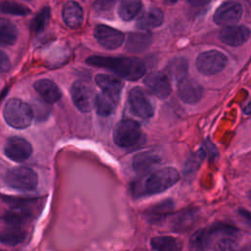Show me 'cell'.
I'll return each instance as SVG.
<instances>
[{
    "label": "cell",
    "instance_id": "6da1fadb",
    "mask_svg": "<svg viewBox=\"0 0 251 251\" xmlns=\"http://www.w3.org/2000/svg\"><path fill=\"white\" fill-rule=\"evenodd\" d=\"M88 65L112 71L127 80L141 78L146 71L145 64L136 57H106L93 55L86 59Z\"/></svg>",
    "mask_w": 251,
    "mask_h": 251
},
{
    "label": "cell",
    "instance_id": "7a4b0ae2",
    "mask_svg": "<svg viewBox=\"0 0 251 251\" xmlns=\"http://www.w3.org/2000/svg\"><path fill=\"white\" fill-rule=\"evenodd\" d=\"M179 179L178 172L171 167L160 169L150 175H147L142 180L133 185L135 196L154 195L164 192Z\"/></svg>",
    "mask_w": 251,
    "mask_h": 251
},
{
    "label": "cell",
    "instance_id": "3957f363",
    "mask_svg": "<svg viewBox=\"0 0 251 251\" xmlns=\"http://www.w3.org/2000/svg\"><path fill=\"white\" fill-rule=\"evenodd\" d=\"M3 116L6 123L12 127L23 129L27 127L33 118L31 107L19 98L9 99L3 110Z\"/></svg>",
    "mask_w": 251,
    "mask_h": 251
},
{
    "label": "cell",
    "instance_id": "277c9868",
    "mask_svg": "<svg viewBox=\"0 0 251 251\" xmlns=\"http://www.w3.org/2000/svg\"><path fill=\"white\" fill-rule=\"evenodd\" d=\"M142 131L137 122L131 119L122 120L117 123L113 138L115 143L120 147H131L135 145L141 138Z\"/></svg>",
    "mask_w": 251,
    "mask_h": 251
},
{
    "label": "cell",
    "instance_id": "5b68a950",
    "mask_svg": "<svg viewBox=\"0 0 251 251\" xmlns=\"http://www.w3.org/2000/svg\"><path fill=\"white\" fill-rule=\"evenodd\" d=\"M5 182L13 189L29 191L37 185V175L29 168L16 167L8 170L5 175Z\"/></svg>",
    "mask_w": 251,
    "mask_h": 251
},
{
    "label": "cell",
    "instance_id": "8992f818",
    "mask_svg": "<svg viewBox=\"0 0 251 251\" xmlns=\"http://www.w3.org/2000/svg\"><path fill=\"white\" fill-rule=\"evenodd\" d=\"M196 68L205 75H212L222 72L227 65L226 56L218 50L201 53L196 59Z\"/></svg>",
    "mask_w": 251,
    "mask_h": 251
},
{
    "label": "cell",
    "instance_id": "52a82bcc",
    "mask_svg": "<svg viewBox=\"0 0 251 251\" xmlns=\"http://www.w3.org/2000/svg\"><path fill=\"white\" fill-rule=\"evenodd\" d=\"M130 111L142 119H150L154 115V104L150 96L140 87H133L128 92Z\"/></svg>",
    "mask_w": 251,
    "mask_h": 251
},
{
    "label": "cell",
    "instance_id": "ba28073f",
    "mask_svg": "<svg viewBox=\"0 0 251 251\" xmlns=\"http://www.w3.org/2000/svg\"><path fill=\"white\" fill-rule=\"evenodd\" d=\"M71 97L75 106L81 112H90L94 106L93 90L88 83L76 80L71 87Z\"/></svg>",
    "mask_w": 251,
    "mask_h": 251
},
{
    "label": "cell",
    "instance_id": "9c48e42d",
    "mask_svg": "<svg viewBox=\"0 0 251 251\" xmlns=\"http://www.w3.org/2000/svg\"><path fill=\"white\" fill-rule=\"evenodd\" d=\"M242 6L234 1H226L220 5L214 13L213 20L218 25H234L242 16Z\"/></svg>",
    "mask_w": 251,
    "mask_h": 251
},
{
    "label": "cell",
    "instance_id": "30bf717a",
    "mask_svg": "<svg viewBox=\"0 0 251 251\" xmlns=\"http://www.w3.org/2000/svg\"><path fill=\"white\" fill-rule=\"evenodd\" d=\"M94 36L102 47L110 50L120 47L125 40V34L121 30L105 25L95 26Z\"/></svg>",
    "mask_w": 251,
    "mask_h": 251
},
{
    "label": "cell",
    "instance_id": "8fae6325",
    "mask_svg": "<svg viewBox=\"0 0 251 251\" xmlns=\"http://www.w3.org/2000/svg\"><path fill=\"white\" fill-rule=\"evenodd\" d=\"M4 152L9 159L15 162H23L31 155L32 147L25 138L12 136L7 139L4 145Z\"/></svg>",
    "mask_w": 251,
    "mask_h": 251
},
{
    "label": "cell",
    "instance_id": "7c38bea8",
    "mask_svg": "<svg viewBox=\"0 0 251 251\" xmlns=\"http://www.w3.org/2000/svg\"><path fill=\"white\" fill-rule=\"evenodd\" d=\"M178 97L186 104H196L203 97L202 86L191 77H183L177 82Z\"/></svg>",
    "mask_w": 251,
    "mask_h": 251
},
{
    "label": "cell",
    "instance_id": "4fadbf2b",
    "mask_svg": "<svg viewBox=\"0 0 251 251\" xmlns=\"http://www.w3.org/2000/svg\"><path fill=\"white\" fill-rule=\"evenodd\" d=\"M144 83L147 88L160 99H166L171 94L172 86L170 79L163 72L149 74L144 78Z\"/></svg>",
    "mask_w": 251,
    "mask_h": 251
},
{
    "label": "cell",
    "instance_id": "5bb4252c",
    "mask_svg": "<svg viewBox=\"0 0 251 251\" xmlns=\"http://www.w3.org/2000/svg\"><path fill=\"white\" fill-rule=\"evenodd\" d=\"M250 36V29L245 25H230L224 27L219 34L222 42L229 46H240L244 44Z\"/></svg>",
    "mask_w": 251,
    "mask_h": 251
},
{
    "label": "cell",
    "instance_id": "9a60e30c",
    "mask_svg": "<svg viewBox=\"0 0 251 251\" xmlns=\"http://www.w3.org/2000/svg\"><path fill=\"white\" fill-rule=\"evenodd\" d=\"M95 82L103 93L113 98L116 102H119L124 86V82L119 76L99 74L95 76Z\"/></svg>",
    "mask_w": 251,
    "mask_h": 251
},
{
    "label": "cell",
    "instance_id": "2e32d148",
    "mask_svg": "<svg viewBox=\"0 0 251 251\" xmlns=\"http://www.w3.org/2000/svg\"><path fill=\"white\" fill-rule=\"evenodd\" d=\"M63 21L70 28H78L83 22V11L81 6L75 1L67 2L62 11Z\"/></svg>",
    "mask_w": 251,
    "mask_h": 251
},
{
    "label": "cell",
    "instance_id": "e0dca14e",
    "mask_svg": "<svg viewBox=\"0 0 251 251\" xmlns=\"http://www.w3.org/2000/svg\"><path fill=\"white\" fill-rule=\"evenodd\" d=\"M33 87L39 96L49 104L55 103L60 100L62 93L58 85L50 79L43 78L34 82Z\"/></svg>",
    "mask_w": 251,
    "mask_h": 251
},
{
    "label": "cell",
    "instance_id": "ac0fdd59",
    "mask_svg": "<svg viewBox=\"0 0 251 251\" xmlns=\"http://www.w3.org/2000/svg\"><path fill=\"white\" fill-rule=\"evenodd\" d=\"M160 157L152 151L137 153L132 159V168L138 174H146L160 163Z\"/></svg>",
    "mask_w": 251,
    "mask_h": 251
},
{
    "label": "cell",
    "instance_id": "d6986e66",
    "mask_svg": "<svg viewBox=\"0 0 251 251\" xmlns=\"http://www.w3.org/2000/svg\"><path fill=\"white\" fill-rule=\"evenodd\" d=\"M214 234L210 227L200 228L196 230L190 237L189 250L190 251H208L211 247Z\"/></svg>",
    "mask_w": 251,
    "mask_h": 251
},
{
    "label": "cell",
    "instance_id": "ffe728a7",
    "mask_svg": "<svg viewBox=\"0 0 251 251\" xmlns=\"http://www.w3.org/2000/svg\"><path fill=\"white\" fill-rule=\"evenodd\" d=\"M174 201L171 199L164 200L162 202H159L149 209L146 210L145 212V217L147 221L151 224H156L160 223L163 221L168 215L171 214V212L174 209Z\"/></svg>",
    "mask_w": 251,
    "mask_h": 251
},
{
    "label": "cell",
    "instance_id": "44dd1931",
    "mask_svg": "<svg viewBox=\"0 0 251 251\" xmlns=\"http://www.w3.org/2000/svg\"><path fill=\"white\" fill-rule=\"evenodd\" d=\"M164 21V13L158 8H151L144 12L137 20L136 26L143 30H148L160 26Z\"/></svg>",
    "mask_w": 251,
    "mask_h": 251
},
{
    "label": "cell",
    "instance_id": "7402d4cb",
    "mask_svg": "<svg viewBox=\"0 0 251 251\" xmlns=\"http://www.w3.org/2000/svg\"><path fill=\"white\" fill-rule=\"evenodd\" d=\"M150 245L155 251H181L182 243L173 236H155L150 240Z\"/></svg>",
    "mask_w": 251,
    "mask_h": 251
},
{
    "label": "cell",
    "instance_id": "603a6c76",
    "mask_svg": "<svg viewBox=\"0 0 251 251\" xmlns=\"http://www.w3.org/2000/svg\"><path fill=\"white\" fill-rule=\"evenodd\" d=\"M151 43V35L148 32L129 33L126 40V49L131 53H138L145 50Z\"/></svg>",
    "mask_w": 251,
    "mask_h": 251
},
{
    "label": "cell",
    "instance_id": "cb8c5ba5",
    "mask_svg": "<svg viewBox=\"0 0 251 251\" xmlns=\"http://www.w3.org/2000/svg\"><path fill=\"white\" fill-rule=\"evenodd\" d=\"M188 64L184 58H175L171 60L166 68L165 75L170 78L176 80L177 82L181 80L187 75Z\"/></svg>",
    "mask_w": 251,
    "mask_h": 251
},
{
    "label": "cell",
    "instance_id": "d4e9b609",
    "mask_svg": "<svg viewBox=\"0 0 251 251\" xmlns=\"http://www.w3.org/2000/svg\"><path fill=\"white\" fill-rule=\"evenodd\" d=\"M25 231L22 226H9L8 228L0 232V243L8 246H15L24 241Z\"/></svg>",
    "mask_w": 251,
    "mask_h": 251
},
{
    "label": "cell",
    "instance_id": "484cf974",
    "mask_svg": "<svg viewBox=\"0 0 251 251\" xmlns=\"http://www.w3.org/2000/svg\"><path fill=\"white\" fill-rule=\"evenodd\" d=\"M117 103L113 98L101 92L95 95L94 98V108L99 116L108 117L115 112Z\"/></svg>",
    "mask_w": 251,
    "mask_h": 251
},
{
    "label": "cell",
    "instance_id": "4316f807",
    "mask_svg": "<svg viewBox=\"0 0 251 251\" xmlns=\"http://www.w3.org/2000/svg\"><path fill=\"white\" fill-rule=\"evenodd\" d=\"M142 2L138 0H125L122 1L118 8V13L123 21L133 20L141 11Z\"/></svg>",
    "mask_w": 251,
    "mask_h": 251
},
{
    "label": "cell",
    "instance_id": "83f0119b",
    "mask_svg": "<svg viewBox=\"0 0 251 251\" xmlns=\"http://www.w3.org/2000/svg\"><path fill=\"white\" fill-rule=\"evenodd\" d=\"M18 38L16 25L7 19L0 18V45H12Z\"/></svg>",
    "mask_w": 251,
    "mask_h": 251
},
{
    "label": "cell",
    "instance_id": "f1b7e54d",
    "mask_svg": "<svg viewBox=\"0 0 251 251\" xmlns=\"http://www.w3.org/2000/svg\"><path fill=\"white\" fill-rule=\"evenodd\" d=\"M195 211H183L172 221V228L176 232L187 229L195 221Z\"/></svg>",
    "mask_w": 251,
    "mask_h": 251
},
{
    "label": "cell",
    "instance_id": "f546056e",
    "mask_svg": "<svg viewBox=\"0 0 251 251\" xmlns=\"http://www.w3.org/2000/svg\"><path fill=\"white\" fill-rule=\"evenodd\" d=\"M0 12L17 16H25L30 13V10L28 7L23 4L11 1H4L0 3Z\"/></svg>",
    "mask_w": 251,
    "mask_h": 251
},
{
    "label": "cell",
    "instance_id": "4dcf8cb0",
    "mask_svg": "<svg viewBox=\"0 0 251 251\" xmlns=\"http://www.w3.org/2000/svg\"><path fill=\"white\" fill-rule=\"evenodd\" d=\"M50 8L49 7H44L40 10V12L37 13V15L35 16V18L33 19L32 23H31V27L32 30L36 33L41 32L45 26L47 25L49 20H50Z\"/></svg>",
    "mask_w": 251,
    "mask_h": 251
},
{
    "label": "cell",
    "instance_id": "1f68e13d",
    "mask_svg": "<svg viewBox=\"0 0 251 251\" xmlns=\"http://www.w3.org/2000/svg\"><path fill=\"white\" fill-rule=\"evenodd\" d=\"M214 251H242L238 243L230 237H223L219 239L215 246Z\"/></svg>",
    "mask_w": 251,
    "mask_h": 251
},
{
    "label": "cell",
    "instance_id": "d6a6232c",
    "mask_svg": "<svg viewBox=\"0 0 251 251\" xmlns=\"http://www.w3.org/2000/svg\"><path fill=\"white\" fill-rule=\"evenodd\" d=\"M205 158V152L203 149H200L198 152H196L188 161L185 166V173H191L200 166L202 160Z\"/></svg>",
    "mask_w": 251,
    "mask_h": 251
},
{
    "label": "cell",
    "instance_id": "836d02e7",
    "mask_svg": "<svg viewBox=\"0 0 251 251\" xmlns=\"http://www.w3.org/2000/svg\"><path fill=\"white\" fill-rule=\"evenodd\" d=\"M11 68V63L9 57L0 50V74L7 73Z\"/></svg>",
    "mask_w": 251,
    "mask_h": 251
},
{
    "label": "cell",
    "instance_id": "e575fe53",
    "mask_svg": "<svg viewBox=\"0 0 251 251\" xmlns=\"http://www.w3.org/2000/svg\"><path fill=\"white\" fill-rule=\"evenodd\" d=\"M0 251H4V250H0Z\"/></svg>",
    "mask_w": 251,
    "mask_h": 251
}]
</instances>
